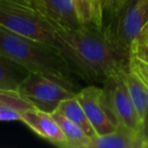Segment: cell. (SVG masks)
I'll list each match as a JSON object with an SVG mask.
<instances>
[{
    "mask_svg": "<svg viewBox=\"0 0 148 148\" xmlns=\"http://www.w3.org/2000/svg\"><path fill=\"white\" fill-rule=\"evenodd\" d=\"M53 29L67 49L74 72L82 78L105 82L129 69V55L109 39L103 29Z\"/></svg>",
    "mask_w": 148,
    "mask_h": 148,
    "instance_id": "obj_1",
    "label": "cell"
},
{
    "mask_svg": "<svg viewBox=\"0 0 148 148\" xmlns=\"http://www.w3.org/2000/svg\"><path fill=\"white\" fill-rule=\"evenodd\" d=\"M0 54L23 65L29 72L43 74L77 92L73 67L57 48L0 25Z\"/></svg>",
    "mask_w": 148,
    "mask_h": 148,
    "instance_id": "obj_2",
    "label": "cell"
},
{
    "mask_svg": "<svg viewBox=\"0 0 148 148\" xmlns=\"http://www.w3.org/2000/svg\"><path fill=\"white\" fill-rule=\"evenodd\" d=\"M0 25L57 48L69 61L66 47L49 21L38 10L33 0H0Z\"/></svg>",
    "mask_w": 148,
    "mask_h": 148,
    "instance_id": "obj_3",
    "label": "cell"
},
{
    "mask_svg": "<svg viewBox=\"0 0 148 148\" xmlns=\"http://www.w3.org/2000/svg\"><path fill=\"white\" fill-rule=\"evenodd\" d=\"M148 23V0L128 2L103 32L109 39L129 55L132 43L143 33Z\"/></svg>",
    "mask_w": 148,
    "mask_h": 148,
    "instance_id": "obj_4",
    "label": "cell"
},
{
    "mask_svg": "<svg viewBox=\"0 0 148 148\" xmlns=\"http://www.w3.org/2000/svg\"><path fill=\"white\" fill-rule=\"evenodd\" d=\"M17 92L35 109L49 114L55 112L61 101L76 93L59 81L34 72H29Z\"/></svg>",
    "mask_w": 148,
    "mask_h": 148,
    "instance_id": "obj_5",
    "label": "cell"
},
{
    "mask_svg": "<svg viewBox=\"0 0 148 148\" xmlns=\"http://www.w3.org/2000/svg\"><path fill=\"white\" fill-rule=\"evenodd\" d=\"M77 99L82 106L97 135L114 132L120 125L113 113L103 87L89 85L78 90Z\"/></svg>",
    "mask_w": 148,
    "mask_h": 148,
    "instance_id": "obj_6",
    "label": "cell"
},
{
    "mask_svg": "<svg viewBox=\"0 0 148 148\" xmlns=\"http://www.w3.org/2000/svg\"><path fill=\"white\" fill-rule=\"evenodd\" d=\"M122 74L107 79L103 82V89L118 123L139 134L141 118L128 92Z\"/></svg>",
    "mask_w": 148,
    "mask_h": 148,
    "instance_id": "obj_7",
    "label": "cell"
},
{
    "mask_svg": "<svg viewBox=\"0 0 148 148\" xmlns=\"http://www.w3.org/2000/svg\"><path fill=\"white\" fill-rule=\"evenodd\" d=\"M38 10L52 27L78 29L82 27L73 0H33Z\"/></svg>",
    "mask_w": 148,
    "mask_h": 148,
    "instance_id": "obj_8",
    "label": "cell"
},
{
    "mask_svg": "<svg viewBox=\"0 0 148 148\" xmlns=\"http://www.w3.org/2000/svg\"><path fill=\"white\" fill-rule=\"evenodd\" d=\"M21 122L27 125L37 135L54 145L68 148L67 139L51 114L37 109H31L21 112Z\"/></svg>",
    "mask_w": 148,
    "mask_h": 148,
    "instance_id": "obj_9",
    "label": "cell"
},
{
    "mask_svg": "<svg viewBox=\"0 0 148 148\" xmlns=\"http://www.w3.org/2000/svg\"><path fill=\"white\" fill-rule=\"evenodd\" d=\"M87 148H144L139 134L119 125L114 132L90 138Z\"/></svg>",
    "mask_w": 148,
    "mask_h": 148,
    "instance_id": "obj_10",
    "label": "cell"
},
{
    "mask_svg": "<svg viewBox=\"0 0 148 148\" xmlns=\"http://www.w3.org/2000/svg\"><path fill=\"white\" fill-rule=\"evenodd\" d=\"M129 69L148 87V37L140 35L129 52Z\"/></svg>",
    "mask_w": 148,
    "mask_h": 148,
    "instance_id": "obj_11",
    "label": "cell"
},
{
    "mask_svg": "<svg viewBox=\"0 0 148 148\" xmlns=\"http://www.w3.org/2000/svg\"><path fill=\"white\" fill-rule=\"evenodd\" d=\"M29 71L17 62L0 54V90L16 91Z\"/></svg>",
    "mask_w": 148,
    "mask_h": 148,
    "instance_id": "obj_12",
    "label": "cell"
},
{
    "mask_svg": "<svg viewBox=\"0 0 148 148\" xmlns=\"http://www.w3.org/2000/svg\"><path fill=\"white\" fill-rule=\"evenodd\" d=\"M83 27L103 29V5L101 0H73Z\"/></svg>",
    "mask_w": 148,
    "mask_h": 148,
    "instance_id": "obj_13",
    "label": "cell"
},
{
    "mask_svg": "<svg viewBox=\"0 0 148 148\" xmlns=\"http://www.w3.org/2000/svg\"><path fill=\"white\" fill-rule=\"evenodd\" d=\"M51 115L56 120L65 135L68 142V148H87V145L90 141V137L85 133L80 126L68 119L58 111L53 112Z\"/></svg>",
    "mask_w": 148,
    "mask_h": 148,
    "instance_id": "obj_14",
    "label": "cell"
},
{
    "mask_svg": "<svg viewBox=\"0 0 148 148\" xmlns=\"http://www.w3.org/2000/svg\"><path fill=\"white\" fill-rule=\"evenodd\" d=\"M122 76L131 99L133 101L134 106L142 120L148 111V87L133 72L130 71V69L126 70L122 74Z\"/></svg>",
    "mask_w": 148,
    "mask_h": 148,
    "instance_id": "obj_15",
    "label": "cell"
},
{
    "mask_svg": "<svg viewBox=\"0 0 148 148\" xmlns=\"http://www.w3.org/2000/svg\"><path fill=\"white\" fill-rule=\"evenodd\" d=\"M56 111H58L62 115L67 117L68 119L73 121L74 123H76L78 126H80L90 138L97 135V132L93 129L90 121L87 118L86 114H85L82 106L77 99L76 95H73V97L61 101Z\"/></svg>",
    "mask_w": 148,
    "mask_h": 148,
    "instance_id": "obj_16",
    "label": "cell"
},
{
    "mask_svg": "<svg viewBox=\"0 0 148 148\" xmlns=\"http://www.w3.org/2000/svg\"><path fill=\"white\" fill-rule=\"evenodd\" d=\"M0 105H6L18 110L19 112H25L27 110L35 109L33 106L23 99L16 91L0 90Z\"/></svg>",
    "mask_w": 148,
    "mask_h": 148,
    "instance_id": "obj_17",
    "label": "cell"
},
{
    "mask_svg": "<svg viewBox=\"0 0 148 148\" xmlns=\"http://www.w3.org/2000/svg\"><path fill=\"white\" fill-rule=\"evenodd\" d=\"M101 1H103V10L114 18L123 10V8L128 4L130 0H101Z\"/></svg>",
    "mask_w": 148,
    "mask_h": 148,
    "instance_id": "obj_18",
    "label": "cell"
},
{
    "mask_svg": "<svg viewBox=\"0 0 148 148\" xmlns=\"http://www.w3.org/2000/svg\"><path fill=\"white\" fill-rule=\"evenodd\" d=\"M21 113L18 110L6 105H0V122L21 121Z\"/></svg>",
    "mask_w": 148,
    "mask_h": 148,
    "instance_id": "obj_19",
    "label": "cell"
},
{
    "mask_svg": "<svg viewBox=\"0 0 148 148\" xmlns=\"http://www.w3.org/2000/svg\"><path fill=\"white\" fill-rule=\"evenodd\" d=\"M139 136L143 142L144 148L148 147V111L141 120V126L139 130Z\"/></svg>",
    "mask_w": 148,
    "mask_h": 148,
    "instance_id": "obj_20",
    "label": "cell"
},
{
    "mask_svg": "<svg viewBox=\"0 0 148 148\" xmlns=\"http://www.w3.org/2000/svg\"><path fill=\"white\" fill-rule=\"evenodd\" d=\"M141 35H145V36H147V37H148V31H146V32H144V33H142Z\"/></svg>",
    "mask_w": 148,
    "mask_h": 148,
    "instance_id": "obj_21",
    "label": "cell"
},
{
    "mask_svg": "<svg viewBox=\"0 0 148 148\" xmlns=\"http://www.w3.org/2000/svg\"><path fill=\"white\" fill-rule=\"evenodd\" d=\"M146 31H148V23H147V25H146L145 29H144V31H143V33H144V32H146Z\"/></svg>",
    "mask_w": 148,
    "mask_h": 148,
    "instance_id": "obj_22",
    "label": "cell"
}]
</instances>
